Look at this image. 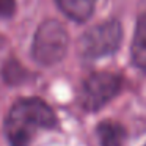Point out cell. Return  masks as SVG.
I'll return each mask as SVG.
<instances>
[{"label": "cell", "mask_w": 146, "mask_h": 146, "mask_svg": "<svg viewBox=\"0 0 146 146\" xmlns=\"http://www.w3.org/2000/svg\"><path fill=\"white\" fill-rule=\"evenodd\" d=\"M54 126L55 115L42 99L22 98L8 110L3 130L10 146H29L38 130Z\"/></svg>", "instance_id": "6da1fadb"}, {"label": "cell", "mask_w": 146, "mask_h": 146, "mask_svg": "<svg viewBox=\"0 0 146 146\" xmlns=\"http://www.w3.org/2000/svg\"><path fill=\"white\" fill-rule=\"evenodd\" d=\"M145 146H146V145H145Z\"/></svg>", "instance_id": "9c48e42d"}, {"label": "cell", "mask_w": 146, "mask_h": 146, "mask_svg": "<svg viewBox=\"0 0 146 146\" xmlns=\"http://www.w3.org/2000/svg\"><path fill=\"white\" fill-rule=\"evenodd\" d=\"M60 10L74 21H86L94 10L96 0H57Z\"/></svg>", "instance_id": "5b68a950"}, {"label": "cell", "mask_w": 146, "mask_h": 146, "mask_svg": "<svg viewBox=\"0 0 146 146\" xmlns=\"http://www.w3.org/2000/svg\"><path fill=\"white\" fill-rule=\"evenodd\" d=\"M121 80L111 72H96L85 80L80 102L86 110H99L119 91Z\"/></svg>", "instance_id": "277c9868"}, {"label": "cell", "mask_w": 146, "mask_h": 146, "mask_svg": "<svg viewBox=\"0 0 146 146\" xmlns=\"http://www.w3.org/2000/svg\"><path fill=\"white\" fill-rule=\"evenodd\" d=\"M68 49V32L61 22L47 19L38 27L32 44V55L39 64L50 66L63 60Z\"/></svg>", "instance_id": "7a4b0ae2"}, {"label": "cell", "mask_w": 146, "mask_h": 146, "mask_svg": "<svg viewBox=\"0 0 146 146\" xmlns=\"http://www.w3.org/2000/svg\"><path fill=\"white\" fill-rule=\"evenodd\" d=\"M132 60L141 71H146V14L140 17L132 42Z\"/></svg>", "instance_id": "8992f818"}, {"label": "cell", "mask_w": 146, "mask_h": 146, "mask_svg": "<svg viewBox=\"0 0 146 146\" xmlns=\"http://www.w3.org/2000/svg\"><path fill=\"white\" fill-rule=\"evenodd\" d=\"M121 42V25L116 21H107L93 27L80 38L79 50L85 58H101L111 55Z\"/></svg>", "instance_id": "3957f363"}, {"label": "cell", "mask_w": 146, "mask_h": 146, "mask_svg": "<svg viewBox=\"0 0 146 146\" xmlns=\"http://www.w3.org/2000/svg\"><path fill=\"white\" fill-rule=\"evenodd\" d=\"M16 11V0H0V19L11 17Z\"/></svg>", "instance_id": "ba28073f"}, {"label": "cell", "mask_w": 146, "mask_h": 146, "mask_svg": "<svg viewBox=\"0 0 146 146\" xmlns=\"http://www.w3.org/2000/svg\"><path fill=\"white\" fill-rule=\"evenodd\" d=\"M98 135L102 146H123L124 140H126V130L118 123L105 121V123L99 124Z\"/></svg>", "instance_id": "52a82bcc"}]
</instances>
